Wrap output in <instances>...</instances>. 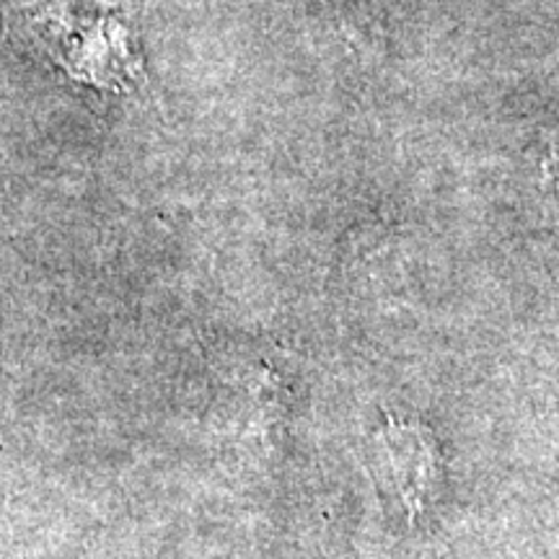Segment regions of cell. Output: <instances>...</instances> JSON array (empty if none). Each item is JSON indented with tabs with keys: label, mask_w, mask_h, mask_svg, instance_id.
<instances>
[{
	"label": "cell",
	"mask_w": 559,
	"mask_h": 559,
	"mask_svg": "<svg viewBox=\"0 0 559 559\" xmlns=\"http://www.w3.org/2000/svg\"><path fill=\"white\" fill-rule=\"evenodd\" d=\"M379 443L386 451L391 474H394L404 506H407L409 521H417L428 510L440 479V451L436 438L425 425L386 415Z\"/></svg>",
	"instance_id": "2"
},
{
	"label": "cell",
	"mask_w": 559,
	"mask_h": 559,
	"mask_svg": "<svg viewBox=\"0 0 559 559\" xmlns=\"http://www.w3.org/2000/svg\"><path fill=\"white\" fill-rule=\"evenodd\" d=\"M26 26L75 81L117 88L135 75V55L111 0H29Z\"/></svg>",
	"instance_id": "1"
},
{
	"label": "cell",
	"mask_w": 559,
	"mask_h": 559,
	"mask_svg": "<svg viewBox=\"0 0 559 559\" xmlns=\"http://www.w3.org/2000/svg\"><path fill=\"white\" fill-rule=\"evenodd\" d=\"M542 171L544 181H547L551 198L559 205V130L544 140V153H542Z\"/></svg>",
	"instance_id": "3"
}]
</instances>
